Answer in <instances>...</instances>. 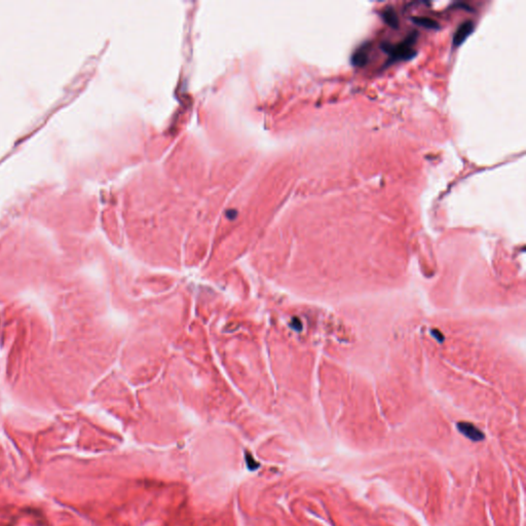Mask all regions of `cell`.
Instances as JSON below:
<instances>
[{
    "mask_svg": "<svg viewBox=\"0 0 526 526\" xmlns=\"http://www.w3.org/2000/svg\"><path fill=\"white\" fill-rule=\"evenodd\" d=\"M417 37L418 33L416 31H413L410 32L406 37L398 43H392L389 41L381 42L380 49L383 53L388 56V60L384 64V66L397 63L399 61H407V60L412 59L416 55L413 46L417 40Z\"/></svg>",
    "mask_w": 526,
    "mask_h": 526,
    "instance_id": "1",
    "label": "cell"
},
{
    "mask_svg": "<svg viewBox=\"0 0 526 526\" xmlns=\"http://www.w3.org/2000/svg\"><path fill=\"white\" fill-rule=\"evenodd\" d=\"M474 29H475V25H474L473 21L468 20V21L462 22L457 27V29L455 30V32H454V35H453V38H452L453 47L457 48V47L461 46V44L465 41V39H467L473 33Z\"/></svg>",
    "mask_w": 526,
    "mask_h": 526,
    "instance_id": "2",
    "label": "cell"
},
{
    "mask_svg": "<svg viewBox=\"0 0 526 526\" xmlns=\"http://www.w3.org/2000/svg\"><path fill=\"white\" fill-rule=\"evenodd\" d=\"M369 52H370L369 43H364L363 46L358 48L351 58V62L353 66L355 67L365 66L369 62Z\"/></svg>",
    "mask_w": 526,
    "mask_h": 526,
    "instance_id": "3",
    "label": "cell"
},
{
    "mask_svg": "<svg viewBox=\"0 0 526 526\" xmlns=\"http://www.w3.org/2000/svg\"><path fill=\"white\" fill-rule=\"evenodd\" d=\"M457 428L462 435L472 441H481L484 439V434L470 423H458Z\"/></svg>",
    "mask_w": 526,
    "mask_h": 526,
    "instance_id": "4",
    "label": "cell"
},
{
    "mask_svg": "<svg viewBox=\"0 0 526 526\" xmlns=\"http://www.w3.org/2000/svg\"><path fill=\"white\" fill-rule=\"evenodd\" d=\"M380 16H381V19L384 21V23L388 25L390 28H393V29L399 28V24H400L399 18L393 6H390V5L385 6L382 9V11H380Z\"/></svg>",
    "mask_w": 526,
    "mask_h": 526,
    "instance_id": "5",
    "label": "cell"
},
{
    "mask_svg": "<svg viewBox=\"0 0 526 526\" xmlns=\"http://www.w3.org/2000/svg\"><path fill=\"white\" fill-rule=\"evenodd\" d=\"M411 20L415 25L424 27L426 29H432V30L440 29L439 23L430 17H413Z\"/></svg>",
    "mask_w": 526,
    "mask_h": 526,
    "instance_id": "6",
    "label": "cell"
}]
</instances>
